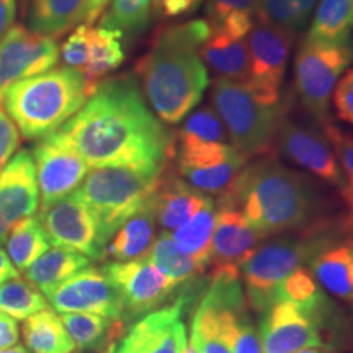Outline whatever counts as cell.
I'll return each instance as SVG.
<instances>
[{
	"instance_id": "obj_8",
	"label": "cell",
	"mask_w": 353,
	"mask_h": 353,
	"mask_svg": "<svg viewBox=\"0 0 353 353\" xmlns=\"http://www.w3.org/2000/svg\"><path fill=\"white\" fill-rule=\"evenodd\" d=\"M353 61L350 44H330L304 38L294 59V90L301 105L319 123L330 120L329 107L339 79Z\"/></svg>"
},
{
	"instance_id": "obj_11",
	"label": "cell",
	"mask_w": 353,
	"mask_h": 353,
	"mask_svg": "<svg viewBox=\"0 0 353 353\" xmlns=\"http://www.w3.org/2000/svg\"><path fill=\"white\" fill-rule=\"evenodd\" d=\"M38 219L50 244L103 260L107 242L101 237L99 221L76 192L39 211Z\"/></svg>"
},
{
	"instance_id": "obj_14",
	"label": "cell",
	"mask_w": 353,
	"mask_h": 353,
	"mask_svg": "<svg viewBox=\"0 0 353 353\" xmlns=\"http://www.w3.org/2000/svg\"><path fill=\"white\" fill-rule=\"evenodd\" d=\"M59 57L56 39L12 25L0 39V103L8 87L54 69Z\"/></svg>"
},
{
	"instance_id": "obj_27",
	"label": "cell",
	"mask_w": 353,
	"mask_h": 353,
	"mask_svg": "<svg viewBox=\"0 0 353 353\" xmlns=\"http://www.w3.org/2000/svg\"><path fill=\"white\" fill-rule=\"evenodd\" d=\"M216 224V203L213 196L190 218L187 223L170 232L172 239L203 272L210 267L211 241H213Z\"/></svg>"
},
{
	"instance_id": "obj_47",
	"label": "cell",
	"mask_w": 353,
	"mask_h": 353,
	"mask_svg": "<svg viewBox=\"0 0 353 353\" xmlns=\"http://www.w3.org/2000/svg\"><path fill=\"white\" fill-rule=\"evenodd\" d=\"M108 3L110 0H87L85 13H83V21H85L87 25L94 23L101 13L105 12V8L108 7Z\"/></svg>"
},
{
	"instance_id": "obj_45",
	"label": "cell",
	"mask_w": 353,
	"mask_h": 353,
	"mask_svg": "<svg viewBox=\"0 0 353 353\" xmlns=\"http://www.w3.org/2000/svg\"><path fill=\"white\" fill-rule=\"evenodd\" d=\"M17 13V0H0V39L13 25Z\"/></svg>"
},
{
	"instance_id": "obj_29",
	"label": "cell",
	"mask_w": 353,
	"mask_h": 353,
	"mask_svg": "<svg viewBox=\"0 0 353 353\" xmlns=\"http://www.w3.org/2000/svg\"><path fill=\"white\" fill-rule=\"evenodd\" d=\"M121 39L123 34L117 30L101 28V26L90 30L88 59L85 68L81 70L90 94H94L97 85L114 69L120 68L125 61Z\"/></svg>"
},
{
	"instance_id": "obj_36",
	"label": "cell",
	"mask_w": 353,
	"mask_h": 353,
	"mask_svg": "<svg viewBox=\"0 0 353 353\" xmlns=\"http://www.w3.org/2000/svg\"><path fill=\"white\" fill-rule=\"evenodd\" d=\"M316 3L317 0H259L255 20L296 33L306 26Z\"/></svg>"
},
{
	"instance_id": "obj_38",
	"label": "cell",
	"mask_w": 353,
	"mask_h": 353,
	"mask_svg": "<svg viewBox=\"0 0 353 353\" xmlns=\"http://www.w3.org/2000/svg\"><path fill=\"white\" fill-rule=\"evenodd\" d=\"M175 143H201V144H229L228 132L219 114L211 107H200L174 134Z\"/></svg>"
},
{
	"instance_id": "obj_39",
	"label": "cell",
	"mask_w": 353,
	"mask_h": 353,
	"mask_svg": "<svg viewBox=\"0 0 353 353\" xmlns=\"http://www.w3.org/2000/svg\"><path fill=\"white\" fill-rule=\"evenodd\" d=\"M321 128L329 144L332 145L335 157L341 165L343 179H345V188L353 192V134L339 128L330 120L321 123Z\"/></svg>"
},
{
	"instance_id": "obj_23",
	"label": "cell",
	"mask_w": 353,
	"mask_h": 353,
	"mask_svg": "<svg viewBox=\"0 0 353 353\" xmlns=\"http://www.w3.org/2000/svg\"><path fill=\"white\" fill-rule=\"evenodd\" d=\"M200 57L208 68L224 81L249 82L250 59L245 38H237L226 32H211L201 44Z\"/></svg>"
},
{
	"instance_id": "obj_37",
	"label": "cell",
	"mask_w": 353,
	"mask_h": 353,
	"mask_svg": "<svg viewBox=\"0 0 353 353\" xmlns=\"http://www.w3.org/2000/svg\"><path fill=\"white\" fill-rule=\"evenodd\" d=\"M48 307V299L28 280L13 278L0 286V312L17 321L37 314Z\"/></svg>"
},
{
	"instance_id": "obj_33",
	"label": "cell",
	"mask_w": 353,
	"mask_h": 353,
	"mask_svg": "<svg viewBox=\"0 0 353 353\" xmlns=\"http://www.w3.org/2000/svg\"><path fill=\"white\" fill-rule=\"evenodd\" d=\"M6 244L8 257L19 272H25L50 249V241L38 216H30L17 223L8 232Z\"/></svg>"
},
{
	"instance_id": "obj_41",
	"label": "cell",
	"mask_w": 353,
	"mask_h": 353,
	"mask_svg": "<svg viewBox=\"0 0 353 353\" xmlns=\"http://www.w3.org/2000/svg\"><path fill=\"white\" fill-rule=\"evenodd\" d=\"M332 95L337 118L353 126V65L339 79Z\"/></svg>"
},
{
	"instance_id": "obj_40",
	"label": "cell",
	"mask_w": 353,
	"mask_h": 353,
	"mask_svg": "<svg viewBox=\"0 0 353 353\" xmlns=\"http://www.w3.org/2000/svg\"><path fill=\"white\" fill-rule=\"evenodd\" d=\"M90 30L87 23L77 25L69 34L68 39L59 48V56L63 59L64 68L82 70L88 59V48H90Z\"/></svg>"
},
{
	"instance_id": "obj_51",
	"label": "cell",
	"mask_w": 353,
	"mask_h": 353,
	"mask_svg": "<svg viewBox=\"0 0 353 353\" xmlns=\"http://www.w3.org/2000/svg\"><path fill=\"white\" fill-rule=\"evenodd\" d=\"M348 276H350V281H352V285H353V254H352L350 265H348Z\"/></svg>"
},
{
	"instance_id": "obj_26",
	"label": "cell",
	"mask_w": 353,
	"mask_h": 353,
	"mask_svg": "<svg viewBox=\"0 0 353 353\" xmlns=\"http://www.w3.org/2000/svg\"><path fill=\"white\" fill-rule=\"evenodd\" d=\"M59 317L74 345L81 352H101L112 348L114 341L121 337L125 325V321H112L90 312H61Z\"/></svg>"
},
{
	"instance_id": "obj_15",
	"label": "cell",
	"mask_w": 353,
	"mask_h": 353,
	"mask_svg": "<svg viewBox=\"0 0 353 353\" xmlns=\"http://www.w3.org/2000/svg\"><path fill=\"white\" fill-rule=\"evenodd\" d=\"M46 299L57 312H90L112 321H125L123 303L103 268H82L56 286Z\"/></svg>"
},
{
	"instance_id": "obj_28",
	"label": "cell",
	"mask_w": 353,
	"mask_h": 353,
	"mask_svg": "<svg viewBox=\"0 0 353 353\" xmlns=\"http://www.w3.org/2000/svg\"><path fill=\"white\" fill-rule=\"evenodd\" d=\"M88 265H90V259L85 255L54 245L50 247L41 257H38L26 268L25 276L30 283L48 294Z\"/></svg>"
},
{
	"instance_id": "obj_46",
	"label": "cell",
	"mask_w": 353,
	"mask_h": 353,
	"mask_svg": "<svg viewBox=\"0 0 353 353\" xmlns=\"http://www.w3.org/2000/svg\"><path fill=\"white\" fill-rule=\"evenodd\" d=\"M13 278H19V270L12 263V260L6 250L0 249V286L13 280Z\"/></svg>"
},
{
	"instance_id": "obj_20",
	"label": "cell",
	"mask_w": 353,
	"mask_h": 353,
	"mask_svg": "<svg viewBox=\"0 0 353 353\" xmlns=\"http://www.w3.org/2000/svg\"><path fill=\"white\" fill-rule=\"evenodd\" d=\"M352 254L353 237L345 232L342 219H337L317 252L307 262V268L321 288L345 303L353 301V285L348 276Z\"/></svg>"
},
{
	"instance_id": "obj_54",
	"label": "cell",
	"mask_w": 353,
	"mask_h": 353,
	"mask_svg": "<svg viewBox=\"0 0 353 353\" xmlns=\"http://www.w3.org/2000/svg\"><path fill=\"white\" fill-rule=\"evenodd\" d=\"M352 304H353V301H352Z\"/></svg>"
},
{
	"instance_id": "obj_32",
	"label": "cell",
	"mask_w": 353,
	"mask_h": 353,
	"mask_svg": "<svg viewBox=\"0 0 353 353\" xmlns=\"http://www.w3.org/2000/svg\"><path fill=\"white\" fill-rule=\"evenodd\" d=\"M259 0H206L205 15L211 32L245 38L255 23Z\"/></svg>"
},
{
	"instance_id": "obj_30",
	"label": "cell",
	"mask_w": 353,
	"mask_h": 353,
	"mask_svg": "<svg viewBox=\"0 0 353 353\" xmlns=\"http://www.w3.org/2000/svg\"><path fill=\"white\" fill-rule=\"evenodd\" d=\"M25 345L32 353H74L76 345L61 317L52 309H43L26 317L21 325Z\"/></svg>"
},
{
	"instance_id": "obj_5",
	"label": "cell",
	"mask_w": 353,
	"mask_h": 353,
	"mask_svg": "<svg viewBox=\"0 0 353 353\" xmlns=\"http://www.w3.org/2000/svg\"><path fill=\"white\" fill-rule=\"evenodd\" d=\"M335 223L337 221L332 218H324L312 226L294 231V236L286 232V236L257 245L241 267L245 299L252 311L262 314L276 303L281 281L298 267H306Z\"/></svg>"
},
{
	"instance_id": "obj_49",
	"label": "cell",
	"mask_w": 353,
	"mask_h": 353,
	"mask_svg": "<svg viewBox=\"0 0 353 353\" xmlns=\"http://www.w3.org/2000/svg\"><path fill=\"white\" fill-rule=\"evenodd\" d=\"M296 353H332L327 348H322V347H314V348H304V350H299Z\"/></svg>"
},
{
	"instance_id": "obj_21",
	"label": "cell",
	"mask_w": 353,
	"mask_h": 353,
	"mask_svg": "<svg viewBox=\"0 0 353 353\" xmlns=\"http://www.w3.org/2000/svg\"><path fill=\"white\" fill-rule=\"evenodd\" d=\"M208 195L185 182L169 161L162 169L157 187L151 195L157 226L165 232H174L176 228L187 223L208 201Z\"/></svg>"
},
{
	"instance_id": "obj_52",
	"label": "cell",
	"mask_w": 353,
	"mask_h": 353,
	"mask_svg": "<svg viewBox=\"0 0 353 353\" xmlns=\"http://www.w3.org/2000/svg\"><path fill=\"white\" fill-rule=\"evenodd\" d=\"M26 3H28V0H21V10H23V12L26 8Z\"/></svg>"
},
{
	"instance_id": "obj_4",
	"label": "cell",
	"mask_w": 353,
	"mask_h": 353,
	"mask_svg": "<svg viewBox=\"0 0 353 353\" xmlns=\"http://www.w3.org/2000/svg\"><path fill=\"white\" fill-rule=\"evenodd\" d=\"M90 95L81 70L54 68L13 83L2 103L21 138L34 141L61 130Z\"/></svg>"
},
{
	"instance_id": "obj_25",
	"label": "cell",
	"mask_w": 353,
	"mask_h": 353,
	"mask_svg": "<svg viewBox=\"0 0 353 353\" xmlns=\"http://www.w3.org/2000/svg\"><path fill=\"white\" fill-rule=\"evenodd\" d=\"M26 7L28 30L57 41L83 21L87 0H28Z\"/></svg>"
},
{
	"instance_id": "obj_34",
	"label": "cell",
	"mask_w": 353,
	"mask_h": 353,
	"mask_svg": "<svg viewBox=\"0 0 353 353\" xmlns=\"http://www.w3.org/2000/svg\"><path fill=\"white\" fill-rule=\"evenodd\" d=\"M145 259L152 265H156L159 270L179 286L192 283L198 275L203 273L201 268L176 247L170 232L165 231H162L154 239Z\"/></svg>"
},
{
	"instance_id": "obj_16",
	"label": "cell",
	"mask_w": 353,
	"mask_h": 353,
	"mask_svg": "<svg viewBox=\"0 0 353 353\" xmlns=\"http://www.w3.org/2000/svg\"><path fill=\"white\" fill-rule=\"evenodd\" d=\"M185 303L187 298H179L139 317L110 353H182L188 345Z\"/></svg>"
},
{
	"instance_id": "obj_12",
	"label": "cell",
	"mask_w": 353,
	"mask_h": 353,
	"mask_svg": "<svg viewBox=\"0 0 353 353\" xmlns=\"http://www.w3.org/2000/svg\"><path fill=\"white\" fill-rule=\"evenodd\" d=\"M123 303L125 319H139L174 296L179 285L169 280L148 259L110 262L103 267Z\"/></svg>"
},
{
	"instance_id": "obj_43",
	"label": "cell",
	"mask_w": 353,
	"mask_h": 353,
	"mask_svg": "<svg viewBox=\"0 0 353 353\" xmlns=\"http://www.w3.org/2000/svg\"><path fill=\"white\" fill-rule=\"evenodd\" d=\"M203 0H152V12L162 19L188 15L201 6Z\"/></svg>"
},
{
	"instance_id": "obj_48",
	"label": "cell",
	"mask_w": 353,
	"mask_h": 353,
	"mask_svg": "<svg viewBox=\"0 0 353 353\" xmlns=\"http://www.w3.org/2000/svg\"><path fill=\"white\" fill-rule=\"evenodd\" d=\"M0 353H32L28 350L26 347H21V345H15V347H10V348H6V350H0Z\"/></svg>"
},
{
	"instance_id": "obj_35",
	"label": "cell",
	"mask_w": 353,
	"mask_h": 353,
	"mask_svg": "<svg viewBox=\"0 0 353 353\" xmlns=\"http://www.w3.org/2000/svg\"><path fill=\"white\" fill-rule=\"evenodd\" d=\"M151 13L152 0H110L100 15V26L117 30L123 37H136L145 30Z\"/></svg>"
},
{
	"instance_id": "obj_10",
	"label": "cell",
	"mask_w": 353,
	"mask_h": 353,
	"mask_svg": "<svg viewBox=\"0 0 353 353\" xmlns=\"http://www.w3.org/2000/svg\"><path fill=\"white\" fill-rule=\"evenodd\" d=\"M32 157L41 198L39 211L76 192L90 169L61 130L38 141Z\"/></svg>"
},
{
	"instance_id": "obj_9",
	"label": "cell",
	"mask_w": 353,
	"mask_h": 353,
	"mask_svg": "<svg viewBox=\"0 0 353 353\" xmlns=\"http://www.w3.org/2000/svg\"><path fill=\"white\" fill-rule=\"evenodd\" d=\"M262 353H296L322 347L334 352L345 329L334 327L291 303L278 301L259 314Z\"/></svg>"
},
{
	"instance_id": "obj_19",
	"label": "cell",
	"mask_w": 353,
	"mask_h": 353,
	"mask_svg": "<svg viewBox=\"0 0 353 353\" xmlns=\"http://www.w3.org/2000/svg\"><path fill=\"white\" fill-rule=\"evenodd\" d=\"M267 236L247 223L232 203L219 200L216 203V224L211 241L210 267H242L257 245Z\"/></svg>"
},
{
	"instance_id": "obj_2",
	"label": "cell",
	"mask_w": 353,
	"mask_h": 353,
	"mask_svg": "<svg viewBox=\"0 0 353 353\" xmlns=\"http://www.w3.org/2000/svg\"><path fill=\"white\" fill-rule=\"evenodd\" d=\"M210 37L211 26L203 19L162 26L149 51L136 63L143 95L152 113L167 125L188 117L210 85L208 70L198 52Z\"/></svg>"
},
{
	"instance_id": "obj_31",
	"label": "cell",
	"mask_w": 353,
	"mask_h": 353,
	"mask_svg": "<svg viewBox=\"0 0 353 353\" xmlns=\"http://www.w3.org/2000/svg\"><path fill=\"white\" fill-rule=\"evenodd\" d=\"M353 32V0H321L306 34L307 39L345 44Z\"/></svg>"
},
{
	"instance_id": "obj_3",
	"label": "cell",
	"mask_w": 353,
	"mask_h": 353,
	"mask_svg": "<svg viewBox=\"0 0 353 353\" xmlns=\"http://www.w3.org/2000/svg\"><path fill=\"white\" fill-rule=\"evenodd\" d=\"M219 200L232 203L263 236L301 231L325 218L311 179L280 164L275 154L247 164Z\"/></svg>"
},
{
	"instance_id": "obj_6",
	"label": "cell",
	"mask_w": 353,
	"mask_h": 353,
	"mask_svg": "<svg viewBox=\"0 0 353 353\" xmlns=\"http://www.w3.org/2000/svg\"><path fill=\"white\" fill-rule=\"evenodd\" d=\"M213 108L228 138L247 161L275 154L276 134L286 117L280 103H270L247 83L216 79L211 88Z\"/></svg>"
},
{
	"instance_id": "obj_18",
	"label": "cell",
	"mask_w": 353,
	"mask_h": 353,
	"mask_svg": "<svg viewBox=\"0 0 353 353\" xmlns=\"http://www.w3.org/2000/svg\"><path fill=\"white\" fill-rule=\"evenodd\" d=\"M39 208L37 169L32 152L21 149L0 174V244L21 219L34 216Z\"/></svg>"
},
{
	"instance_id": "obj_53",
	"label": "cell",
	"mask_w": 353,
	"mask_h": 353,
	"mask_svg": "<svg viewBox=\"0 0 353 353\" xmlns=\"http://www.w3.org/2000/svg\"><path fill=\"white\" fill-rule=\"evenodd\" d=\"M110 352H112V350H110ZM110 352H108V353H110ZM105 353H107V352H105Z\"/></svg>"
},
{
	"instance_id": "obj_42",
	"label": "cell",
	"mask_w": 353,
	"mask_h": 353,
	"mask_svg": "<svg viewBox=\"0 0 353 353\" xmlns=\"http://www.w3.org/2000/svg\"><path fill=\"white\" fill-rule=\"evenodd\" d=\"M20 145V131L6 110L0 108V174Z\"/></svg>"
},
{
	"instance_id": "obj_1",
	"label": "cell",
	"mask_w": 353,
	"mask_h": 353,
	"mask_svg": "<svg viewBox=\"0 0 353 353\" xmlns=\"http://www.w3.org/2000/svg\"><path fill=\"white\" fill-rule=\"evenodd\" d=\"M61 132L88 167L161 172L169 162L174 132L148 107L134 77L101 81Z\"/></svg>"
},
{
	"instance_id": "obj_22",
	"label": "cell",
	"mask_w": 353,
	"mask_h": 353,
	"mask_svg": "<svg viewBox=\"0 0 353 353\" xmlns=\"http://www.w3.org/2000/svg\"><path fill=\"white\" fill-rule=\"evenodd\" d=\"M156 214L151 196L141 208L121 224L105 247L103 259L112 262H130L148 255L156 239Z\"/></svg>"
},
{
	"instance_id": "obj_13",
	"label": "cell",
	"mask_w": 353,
	"mask_h": 353,
	"mask_svg": "<svg viewBox=\"0 0 353 353\" xmlns=\"http://www.w3.org/2000/svg\"><path fill=\"white\" fill-rule=\"evenodd\" d=\"M293 39L294 33L263 21H255L247 34L245 43L250 59L247 85L270 103H280V85Z\"/></svg>"
},
{
	"instance_id": "obj_7",
	"label": "cell",
	"mask_w": 353,
	"mask_h": 353,
	"mask_svg": "<svg viewBox=\"0 0 353 353\" xmlns=\"http://www.w3.org/2000/svg\"><path fill=\"white\" fill-rule=\"evenodd\" d=\"M161 172L128 167H95L85 175L76 193L94 211L101 237L107 244L121 224L152 195Z\"/></svg>"
},
{
	"instance_id": "obj_17",
	"label": "cell",
	"mask_w": 353,
	"mask_h": 353,
	"mask_svg": "<svg viewBox=\"0 0 353 353\" xmlns=\"http://www.w3.org/2000/svg\"><path fill=\"white\" fill-rule=\"evenodd\" d=\"M276 145L286 159L293 161L309 174L339 190L345 187L341 165L322 130L319 131L311 126L299 125L285 117L278 130Z\"/></svg>"
},
{
	"instance_id": "obj_24",
	"label": "cell",
	"mask_w": 353,
	"mask_h": 353,
	"mask_svg": "<svg viewBox=\"0 0 353 353\" xmlns=\"http://www.w3.org/2000/svg\"><path fill=\"white\" fill-rule=\"evenodd\" d=\"M278 301L294 304L334 327L345 329L339 322V314H335V306L330 303L327 293L321 288L307 267H298L281 281L276 293Z\"/></svg>"
},
{
	"instance_id": "obj_50",
	"label": "cell",
	"mask_w": 353,
	"mask_h": 353,
	"mask_svg": "<svg viewBox=\"0 0 353 353\" xmlns=\"http://www.w3.org/2000/svg\"><path fill=\"white\" fill-rule=\"evenodd\" d=\"M182 353H200V352H198V350H196V348H195V347H193V345H192V343H190V342H188V345H187V347H185V350H183Z\"/></svg>"
},
{
	"instance_id": "obj_44",
	"label": "cell",
	"mask_w": 353,
	"mask_h": 353,
	"mask_svg": "<svg viewBox=\"0 0 353 353\" xmlns=\"http://www.w3.org/2000/svg\"><path fill=\"white\" fill-rule=\"evenodd\" d=\"M20 339L19 322L13 317L0 312V350L15 347Z\"/></svg>"
}]
</instances>
